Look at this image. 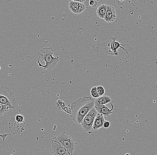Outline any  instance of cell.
Returning a JSON list of instances; mask_svg holds the SVG:
<instances>
[{"label":"cell","mask_w":157,"mask_h":155,"mask_svg":"<svg viewBox=\"0 0 157 155\" xmlns=\"http://www.w3.org/2000/svg\"><path fill=\"white\" fill-rule=\"evenodd\" d=\"M95 106V100L89 96H83L72 103L70 117L77 124H81L84 117Z\"/></svg>","instance_id":"cell-1"},{"label":"cell","mask_w":157,"mask_h":155,"mask_svg":"<svg viewBox=\"0 0 157 155\" xmlns=\"http://www.w3.org/2000/svg\"><path fill=\"white\" fill-rule=\"evenodd\" d=\"M54 50L51 47L44 48L38 51V63L40 68L49 71L54 69L56 67L60 59L58 56L54 57Z\"/></svg>","instance_id":"cell-2"},{"label":"cell","mask_w":157,"mask_h":155,"mask_svg":"<svg viewBox=\"0 0 157 155\" xmlns=\"http://www.w3.org/2000/svg\"><path fill=\"white\" fill-rule=\"evenodd\" d=\"M52 140L58 142L63 146L68 151L70 155L73 154L76 149V142L67 132H59L54 136Z\"/></svg>","instance_id":"cell-3"},{"label":"cell","mask_w":157,"mask_h":155,"mask_svg":"<svg viewBox=\"0 0 157 155\" xmlns=\"http://www.w3.org/2000/svg\"><path fill=\"white\" fill-rule=\"evenodd\" d=\"M0 103L10 109H14L16 105L14 92L4 85H0Z\"/></svg>","instance_id":"cell-4"},{"label":"cell","mask_w":157,"mask_h":155,"mask_svg":"<svg viewBox=\"0 0 157 155\" xmlns=\"http://www.w3.org/2000/svg\"><path fill=\"white\" fill-rule=\"evenodd\" d=\"M98 113L93 107L84 117L81 122V126L85 132L91 133L93 130V126L94 120Z\"/></svg>","instance_id":"cell-5"},{"label":"cell","mask_w":157,"mask_h":155,"mask_svg":"<svg viewBox=\"0 0 157 155\" xmlns=\"http://www.w3.org/2000/svg\"><path fill=\"white\" fill-rule=\"evenodd\" d=\"M117 37H113L111 36L110 39L107 42V45L108 47L109 48L110 50L108 52V53L112 55L118 56L120 55V53L117 51L118 49L119 48H121L124 51H125V52L127 53L128 56V52L124 48L122 47L123 46H126V45H122L120 44V42L122 40H121L119 41H117Z\"/></svg>","instance_id":"cell-6"},{"label":"cell","mask_w":157,"mask_h":155,"mask_svg":"<svg viewBox=\"0 0 157 155\" xmlns=\"http://www.w3.org/2000/svg\"><path fill=\"white\" fill-rule=\"evenodd\" d=\"M26 124L25 122L18 123L15 120L14 118H11L10 119L9 128L13 135L21 134L25 130Z\"/></svg>","instance_id":"cell-7"},{"label":"cell","mask_w":157,"mask_h":155,"mask_svg":"<svg viewBox=\"0 0 157 155\" xmlns=\"http://www.w3.org/2000/svg\"><path fill=\"white\" fill-rule=\"evenodd\" d=\"M50 152L52 155H70L65 148L53 140L51 141Z\"/></svg>","instance_id":"cell-8"},{"label":"cell","mask_w":157,"mask_h":155,"mask_svg":"<svg viewBox=\"0 0 157 155\" xmlns=\"http://www.w3.org/2000/svg\"><path fill=\"white\" fill-rule=\"evenodd\" d=\"M111 106V109H109L108 107L103 105H95L94 107L97 111L98 113L102 114L103 116L110 117L111 115L113 114V110L114 109V106L112 103H110Z\"/></svg>","instance_id":"cell-9"},{"label":"cell","mask_w":157,"mask_h":155,"mask_svg":"<svg viewBox=\"0 0 157 155\" xmlns=\"http://www.w3.org/2000/svg\"><path fill=\"white\" fill-rule=\"evenodd\" d=\"M117 15L115 8L113 6H106V13L104 20L108 23L113 22L116 19Z\"/></svg>","instance_id":"cell-10"},{"label":"cell","mask_w":157,"mask_h":155,"mask_svg":"<svg viewBox=\"0 0 157 155\" xmlns=\"http://www.w3.org/2000/svg\"><path fill=\"white\" fill-rule=\"evenodd\" d=\"M105 121V120L104 118V116L101 114L98 113L94 120L93 130L97 131L100 128H102L103 124Z\"/></svg>","instance_id":"cell-11"},{"label":"cell","mask_w":157,"mask_h":155,"mask_svg":"<svg viewBox=\"0 0 157 155\" xmlns=\"http://www.w3.org/2000/svg\"><path fill=\"white\" fill-rule=\"evenodd\" d=\"M112 100L111 98L109 96L104 95L95 100V105H105L107 104L110 103H112Z\"/></svg>","instance_id":"cell-12"},{"label":"cell","mask_w":157,"mask_h":155,"mask_svg":"<svg viewBox=\"0 0 157 155\" xmlns=\"http://www.w3.org/2000/svg\"><path fill=\"white\" fill-rule=\"evenodd\" d=\"M106 5H101L97 10V14L98 18L104 19L106 13Z\"/></svg>","instance_id":"cell-13"},{"label":"cell","mask_w":157,"mask_h":155,"mask_svg":"<svg viewBox=\"0 0 157 155\" xmlns=\"http://www.w3.org/2000/svg\"><path fill=\"white\" fill-rule=\"evenodd\" d=\"M80 3L76 1H70L68 4L69 8L73 13L75 14Z\"/></svg>","instance_id":"cell-14"},{"label":"cell","mask_w":157,"mask_h":155,"mask_svg":"<svg viewBox=\"0 0 157 155\" xmlns=\"http://www.w3.org/2000/svg\"><path fill=\"white\" fill-rule=\"evenodd\" d=\"M90 94H91V96L94 99H97L100 97L99 95H98L96 86L93 87L90 90Z\"/></svg>","instance_id":"cell-15"},{"label":"cell","mask_w":157,"mask_h":155,"mask_svg":"<svg viewBox=\"0 0 157 155\" xmlns=\"http://www.w3.org/2000/svg\"><path fill=\"white\" fill-rule=\"evenodd\" d=\"M10 110V109L7 107L0 103V116L6 114Z\"/></svg>","instance_id":"cell-16"},{"label":"cell","mask_w":157,"mask_h":155,"mask_svg":"<svg viewBox=\"0 0 157 155\" xmlns=\"http://www.w3.org/2000/svg\"><path fill=\"white\" fill-rule=\"evenodd\" d=\"M97 89L98 95H99L100 97H102V96H104L105 91V89H104V87L100 85V86H97Z\"/></svg>","instance_id":"cell-17"},{"label":"cell","mask_w":157,"mask_h":155,"mask_svg":"<svg viewBox=\"0 0 157 155\" xmlns=\"http://www.w3.org/2000/svg\"><path fill=\"white\" fill-rule=\"evenodd\" d=\"M14 119L18 123H22V122H24V117L21 114H17L15 117Z\"/></svg>","instance_id":"cell-18"},{"label":"cell","mask_w":157,"mask_h":155,"mask_svg":"<svg viewBox=\"0 0 157 155\" xmlns=\"http://www.w3.org/2000/svg\"><path fill=\"white\" fill-rule=\"evenodd\" d=\"M89 5L93 7H96L98 5V2L95 0H91L89 1Z\"/></svg>","instance_id":"cell-19"},{"label":"cell","mask_w":157,"mask_h":155,"mask_svg":"<svg viewBox=\"0 0 157 155\" xmlns=\"http://www.w3.org/2000/svg\"><path fill=\"white\" fill-rule=\"evenodd\" d=\"M110 126V123L109 122L105 121L104 122V124H103V127L105 128H108Z\"/></svg>","instance_id":"cell-20"},{"label":"cell","mask_w":157,"mask_h":155,"mask_svg":"<svg viewBox=\"0 0 157 155\" xmlns=\"http://www.w3.org/2000/svg\"><path fill=\"white\" fill-rule=\"evenodd\" d=\"M124 155H130V154H128V153H126V154H125Z\"/></svg>","instance_id":"cell-21"},{"label":"cell","mask_w":157,"mask_h":155,"mask_svg":"<svg viewBox=\"0 0 157 155\" xmlns=\"http://www.w3.org/2000/svg\"><path fill=\"white\" fill-rule=\"evenodd\" d=\"M1 70V67L0 66V70Z\"/></svg>","instance_id":"cell-22"},{"label":"cell","mask_w":157,"mask_h":155,"mask_svg":"<svg viewBox=\"0 0 157 155\" xmlns=\"http://www.w3.org/2000/svg\"></svg>","instance_id":"cell-23"}]
</instances>
